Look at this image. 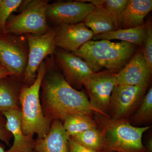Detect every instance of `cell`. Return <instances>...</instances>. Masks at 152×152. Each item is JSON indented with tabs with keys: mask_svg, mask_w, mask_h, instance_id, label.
I'll use <instances>...</instances> for the list:
<instances>
[{
	"mask_svg": "<svg viewBox=\"0 0 152 152\" xmlns=\"http://www.w3.org/2000/svg\"><path fill=\"white\" fill-rule=\"evenodd\" d=\"M44 61L46 71L41 83L40 98L43 113L48 120L63 122L72 114L104 115L91 104L84 91L76 90L68 83L57 66L53 55Z\"/></svg>",
	"mask_w": 152,
	"mask_h": 152,
	"instance_id": "obj_1",
	"label": "cell"
},
{
	"mask_svg": "<svg viewBox=\"0 0 152 152\" xmlns=\"http://www.w3.org/2000/svg\"><path fill=\"white\" fill-rule=\"evenodd\" d=\"M139 47L124 41L91 40L72 53L84 59L94 72L107 70L118 74L130 61Z\"/></svg>",
	"mask_w": 152,
	"mask_h": 152,
	"instance_id": "obj_2",
	"label": "cell"
},
{
	"mask_svg": "<svg viewBox=\"0 0 152 152\" xmlns=\"http://www.w3.org/2000/svg\"><path fill=\"white\" fill-rule=\"evenodd\" d=\"M93 117L102 136V152H146L142 138L150 126H134L128 120H114L101 114Z\"/></svg>",
	"mask_w": 152,
	"mask_h": 152,
	"instance_id": "obj_3",
	"label": "cell"
},
{
	"mask_svg": "<svg viewBox=\"0 0 152 152\" xmlns=\"http://www.w3.org/2000/svg\"><path fill=\"white\" fill-rule=\"evenodd\" d=\"M46 71L44 61L39 67L34 83L30 86L23 84L19 100L22 113V129L24 134L37 135V138L48 134L52 122L44 116L42 110L40 92L42 81Z\"/></svg>",
	"mask_w": 152,
	"mask_h": 152,
	"instance_id": "obj_4",
	"label": "cell"
},
{
	"mask_svg": "<svg viewBox=\"0 0 152 152\" xmlns=\"http://www.w3.org/2000/svg\"><path fill=\"white\" fill-rule=\"evenodd\" d=\"M49 2L48 0L27 1L22 12L7 21L6 33L19 35L45 34L51 28L46 16Z\"/></svg>",
	"mask_w": 152,
	"mask_h": 152,
	"instance_id": "obj_5",
	"label": "cell"
},
{
	"mask_svg": "<svg viewBox=\"0 0 152 152\" xmlns=\"http://www.w3.org/2000/svg\"><path fill=\"white\" fill-rule=\"evenodd\" d=\"M28 50L25 35L0 34V64L22 82L27 65Z\"/></svg>",
	"mask_w": 152,
	"mask_h": 152,
	"instance_id": "obj_6",
	"label": "cell"
},
{
	"mask_svg": "<svg viewBox=\"0 0 152 152\" xmlns=\"http://www.w3.org/2000/svg\"><path fill=\"white\" fill-rule=\"evenodd\" d=\"M56 32V27H53L42 35L25 34L27 39L29 50L27 65L22 79L23 85L30 86L33 84L41 64L47 57L54 53L57 48L54 40Z\"/></svg>",
	"mask_w": 152,
	"mask_h": 152,
	"instance_id": "obj_7",
	"label": "cell"
},
{
	"mask_svg": "<svg viewBox=\"0 0 152 152\" xmlns=\"http://www.w3.org/2000/svg\"><path fill=\"white\" fill-rule=\"evenodd\" d=\"M146 91L137 86L116 85L110 99L109 117L114 120H128L138 107Z\"/></svg>",
	"mask_w": 152,
	"mask_h": 152,
	"instance_id": "obj_8",
	"label": "cell"
},
{
	"mask_svg": "<svg viewBox=\"0 0 152 152\" xmlns=\"http://www.w3.org/2000/svg\"><path fill=\"white\" fill-rule=\"evenodd\" d=\"M117 74L103 70L96 72L83 85L90 103L104 115L109 116L110 99L116 85Z\"/></svg>",
	"mask_w": 152,
	"mask_h": 152,
	"instance_id": "obj_9",
	"label": "cell"
},
{
	"mask_svg": "<svg viewBox=\"0 0 152 152\" xmlns=\"http://www.w3.org/2000/svg\"><path fill=\"white\" fill-rule=\"evenodd\" d=\"M55 62L68 83L80 91L85 82L96 72L80 57L57 48L53 54Z\"/></svg>",
	"mask_w": 152,
	"mask_h": 152,
	"instance_id": "obj_10",
	"label": "cell"
},
{
	"mask_svg": "<svg viewBox=\"0 0 152 152\" xmlns=\"http://www.w3.org/2000/svg\"><path fill=\"white\" fill-rule=\"evenodd\" d=\"M95 6L81 1H57L49 4L46 16L48 23L54 27L83 22Z\"/></svg>",
	"mask_w": 152,
	"mask_h": 152,
	"instance_id": "obj_11",
	"label": "cell"
},
{
	"mask_svg": "<svg viewBox=\"0 0 152 152\" xmlns=\"http://www.w3.org/2000/svg\"><path fill=\"white\" fill-rule=\"evenodd\" d=\"M147 66L143 48L139 47L129 62L116 76V85L137 86L147 90L151 79Z\"/></svg>",
	"mask_w": 152,
	"mask_h": 152,
	"instance_id": "obj_12",
	"label": "cell"
},
{
	"mask_svg": "<svg viewBox=\"0 0 152 152\" xmlns=\"http://www.w3.org/2000/svg\"><path fill=\"white\" fill-rule=\"evenodd\" d=\"M94 34L83 22L56 27L55 43L56 48L75 52L93 39Z\"/></svg>",
	"mask_w": 152,
	"mask_h": 152,
	"instance_id": "obj_13",
	"label": "cell"
},
{
	"mask_svg": "<svg viewBox=\"0 0 152 152\" xmlns=\"http://www.w3.org/2000/svg\"><path fill=\"white\" fill-rule=\"evenodd\" d=\"M5 118L6 127L14 138L11 148L6 152H33L35 140L34 136L26 135L22 129L21 110L10 111L2 113Z\"/></svg>",
	"mask_w": 152,
	"mask_h": 152,
	"instance_id": "obj_14",
	"label": "cell"
},
{
	"mask_svg": "<svg viewBox=\"0 0 152 152\" xmlns=\"http://www.w3.org/2000/svg\"><path fill=\"white\" fill-rule=\"evenodd\" d=\"M68 136L59 120L52 121L48 134L43 138L35 139V152H69Z\"/></svg>",
	"mask_w": 152,
	"mask_h": 152,
	"instance_id": "obj_15",
	"label": "cell"
},
{
	"mask_svg": "<svg viewBox=\"0 0 152 152\" xmlns=\"http://www.w3.org/2000/svg\"><path fill=\"white\" fill-rule=\"evenodd\" d=\"M152 10V0H129L127 6L119 20L118 29L140 26Z\"/></svg>",
	"mask_w": 152,
	"mask_h": 152,
	"instance_id": "obj_16",
	"label": "cell"
},
{
	"mask_svg": "<svg viewBox=\"0 0 152 152\" xmlns=\"http://www.w3.org/2000/svg\"><path fill=\"white\" fill-rule=\"evenodd\" d=\"M23 83L13 76L0 80V113L21 110L19 96Z\"/></svg>",
	"mask_w": 152,
	"mask_h": 152,
	"instance_id": "obj_17",
	"label": "cell"
},
{
	"mask_svg": "<svg viewBox=\"0 0 152 152\" xmlns=\"http://www.w3.org/2000/svg\"><path fill=\"white\" fill-rule=\"evenodd\" d=\"M146 37V26L144 24L134 28L118 29L109 32L95 35L93 37L95 40L105 39L120 40L143 48Z\"/></svg>",
	"mask_w": 152,
	"mask_h": 152,
	"instance_id": "obj_18",
	"label": "cell"
},
{
	"mask_svg": "<svg viewBox=\"0 0 152 152\" xmlns=\"http://www.w3.org/2000/svg\"><path fill=\"white\" fill-rule=\"evenodd\" d=\"M83 23L94 35L118 29L111 17L102 6H95L94 10L85 18Z\"/></svg>",
	"mask_w": 152,
	"mask_h": 152,
	"instance_id": "obj_19",
	"label": "cell"
},
{
	"mask_svg": "<svg viewBox=\"0 0 152 152\" xmlns=\"http://www.w3.org/2000/svg\"><path fill=\"white\" fill-rule=\"evenodd\" d=\"M63 127L69 137L90 129L98 128L93 115L84 114H74L68 116L62 122Z\"/></svg>",
	"mask_w": 152,
	"mask_h": 152,
	"instance_id": "obj_20",
	"label": "cell"
},
{
	"mask_svg": "<svg viewBox=\"0 0 152 152\" xmlns=\"http://www.w3.org/2000/svg\"><path fill=\"white\" fill-rule=\"evenodd\" d=\"M136 127L151 124L152 121V87L148 92L135 112L128 120Z\"/></svg>",
	"mask_w": 152,
	"mask_h": 152,
	"instance_id": "obj_21",
	"label": "cell"
},
{
	"mask_svg": "<svg viewBox=\"0 0 152 152\" xmlns=\"http://www.w3.org/2000/svg\"><path fill=\"white\" fill-rule=\"evenodd\" d=\"M70 137L82 146L95 151L102 152V136L98 128L90 129Z\"/></svg>",
	"mask_w": 152,
	"mask_h": 152,
	"instance_id": "obj_22",
	"label": "cell"
},
{
	"mask_svg": "<svg viewBox=\"0 0 152 152\" xmlns=\"http://www.w3.org/2000/svg\"><path fill=\"white\" fill-rule=\"evenodd\" d=\"M22 0H0V34L6 33L5 26L10 15L20 7Z\"/></svg>",
	"mask_w": 152,
	"mask_h": 152,
	"instance_id": "obj_23",
	"label": "cell"
},
{
	"mask_svg": "<svg viewBox=\"0 0 152 152\" xmlns=\"http://www.w3.org/2000/svg\"><path fill=\"white\" fill-rule=\"evenodd\" d=\"M128 3L129 0H105L102 5V7L111 17L118 28L120 17L126 7Z\"/></svg>",
	"mask_w": 152,
	"mask_h": 152,
	"instance_id": "obj_24",
	"label": "cell"
},
{
	"mask_svg": "<svg viewBox=\"0 0 152 152\" xmlns=\"http://www.w3.org/2000/svg\"><path fill=\"white\" fill-rule=\"evenodd\" d=\"M146 37L144 44V56L148 68L152 73V24L151 20L149 19L145 23Z\"/></svg>",
	"mask_w": 152,
	"mask_h": 152,
	"instance_id": "obj_25",
	"label": "cell"
},
{
	"mask_svg": "<svg viewBox=\"0 0 152 152\" xmlns=\"http://www.w3.org/2000/svg\"><path fill=\"white\" fill-rule=\"evenodd\" d=\"M12 137V134L8 130L6 127L5 118L0 113V140L4 142L7 145H10L11 139Z\"/></svg>",
	"mask_w": 152,
	"mask_h": 152,
	"instance_id": "obj_26",
	"label": "cell"
},
{
	"mask_svg": "<svg viewBox=\"0 0 152 152\" xmlns=\"http://www.w3.org/2000/svg\"><path fill=\"white\" fill-rule=\"evenodd\" d=\"M69 152H97L82 146L70 137L69 140Z\"/></svg>",
	"mask_w": 152,
	"mask_h": 152,
	"instance_id": "obj_27",
	"label": "cell"
},
{
	"mask_svg": "<svg viewBox=\"0 0 152 152\" xmlns=\"http://www.w3.org/2000/svg\"><path fill=\"white\" fill-rule=\"evenodd\" d=\"M146 152H152V137L150 136L146 141L145 147Z\"/></svg>",
	"mask_w": 152,
	"mask_h": 152,
	"instance_id": "obj_28",
	"label": "cell"
},
{
	"mask_svg": "<svg viewBox=\"0 0 152 152\" xmlns=\"http://www.w3.org/2000/svg\"><path fill=\"white\" fill-rule=\"evenodd\" d=\"M12 76L8 71L4 67H0V80L7 76Z\"/></svg>",
	"mask_w": 152,
	"mask_h": 152,
	"instance_id": "obj_29",
	"label": "cell"
},
{
	"mask_svg": "<svg viewBox=\"0 0 152 152\" xmlns=\"http://www.w3.org/2000/svg\"><path fill=\"white\" fill-rule=\"evenodd\" d=\"M0 152H6L4 146L0 144Z\"/></svg>",
	"mask_w": 152,
	"mask_h": 152,
	"instance_id": "obj_30",
	"label": "cell"
},
{
	"mask_svg": "<svg viewBox=\"0 0 152 152\" xmlns=\"http://www.w3.org/2000/svg\"><path fill=\"white\" fill-rule=\"evenodd\" d=\"M2 66L1 65V64H0V67H1Z\"/></svg>",
	"mask_w": 152,
	"mask_h": 152,
	"instance_id": "obj_31",
	"label": "cell"
},
{
	"mask_svg": "<svg viewBox=\"0 0 152 152\" xmlns=\"http://www.w3.org/2000/svg\"><path fill=\"white\" fill-rule=\"evenodd\" d=\"M33 152H34V151H33Z\"/></svg>",
	"mask_w": 152,
	"mask_h": 152,
	"instance_id": "obj_32",
	"label": "cell"
}]
</instances>
